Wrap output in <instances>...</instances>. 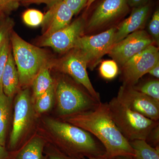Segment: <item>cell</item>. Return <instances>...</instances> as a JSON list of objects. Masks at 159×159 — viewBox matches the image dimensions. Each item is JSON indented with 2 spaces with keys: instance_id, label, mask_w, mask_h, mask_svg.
<instances>
[{
  "instance_id": "1",
  "label": "cell",
  "mask_w": 159,
  "mask_h": 159,
  "mask_svg": "<svg viewBox=\"0 0 159 159\" xmlns=\"http://www.w3.org/2000/svg\"><path fill=\"white\" fill-rule=\"evenodd\" d=\"M60 119L78 126L96 137L105 148L106 159L119 156H134L128 140L113 121L107 103L101 102L94 110L74 114Z\"/></svg>"
},
{
  "instance_id": "2",
  "label": "cell",
  "mask_w": 159,
  "mask_h": 159,
  "mask_svg": "<svg viewBox=\"0 0 159 159\" xmlns=\"http://www.w3.org/2000/svg\"><path fill=\"white\" fill-rule=\"evenodd\" d=\"M43 123L51 144L66 154L80 159L105 157V148L89 132L60 119L46 118Z\"/></svg>"
},
{
  "instance_id": "3",
  "label": "cell",
  "mask_w": 159,
  "mask_h": 159,
  "mask_svg": "<svg viewBox=\"0 0 159 159\" xmlns=\"http://www.w3.org/2000/svg\"><path fill=\"white\" fill-rule=\"evenodd\" d=\"M11 52L19 78L20 85L31 84L40 71L50 65L47 51L27 42L12 31L10 36Z\"/></svg>"
},
{
  "instance_id": "4",
  "label": "cell",
  "mask_w": 159,
  "mask_h": 159,
  "mask_svg": "<svg viewBox=\"0 0 159 159\" xmlns=\"http://www.w3.org/2000/svg\"><path fill=\"white\" fill-rule=\"evenodd\" d=\"M57 115L61 119L74 114L94 110L98 102L84 87L61 78L55 85Z\"/></svg>"
},
{
  "instance_id": "5",
  "label": "cell",
  "mask_w": 159,
  "mask_h": 159,
  "mask_svg": "<svg viewBox=\"0 0 159 159\" xmlns=\"http://www.w3.org/2000/svg\"><path fill=\"white\" fill-rule=\"evenodd\" d=\"M107 103L113 121L129 142L146 140L150 132L159 125V121L152 120L131 110L119 102L116 97Z\"/></svg>"
},
{
  "instance_id": "6",
  "label": "cell",
  "mask_w": 159,
  "mask_h": 159,
  "mask_svg": "<svg viewBox=\"0 0 159 159\" xmlns=\"http://www.w3.org/2000/svg\"><path fill=\"white\" fill-rule=\"evenodd\" d=\"M34 102L28 89L21 91L15 101L12 129L9 142L10 150H15L33 124L35 113Z\"/></svg>"
},
{
  "instance_id": "7",
  "label": "cell",
  "mask_w": 159,
  "mask_h": 159,
  "mask_svg": "<svg viewBox=\"0 0 159 159\" xmlns=\"http://www.w3.org/2000/svg\"><path fill=\"white\" fill-rule=\"evenodd\" d=\"M116 30V28H112L99 34L81 36L77 39L74 49L81 53L90 68L93 69L112 48Z\"/></svg>"
},
{
  "instance_id": "8",
  "label": "cell",
  "mask_w": 159,
  "mask_h": 159,
  "mask_svg": "<svg viewBox=\"0 0 159 159\" xmlns=\"http://www.w3.org/2000/svg\"><path fill=\"white\" fill-rule=\"evenodd\" d=\"M159 62L158 48L152 44L132 57L121 67L123 85L134 86Z\"/></svg>"
},
{
  "instance_id": "9",
  "label": "cell",
  "mask_w": 159,
  "mask_h": 159,
  "mask_svg": "<svg viewBox=\"0 0 159 159\" xmlns=\"http://www.w3.org/2000/svg\"><path fill=\"white\" fill-rule=\"evenodd\" d=\"M55 66L61 72L70 76L75 82L83 86L98 102H101L100 95L95 90L89 78L87 62L79 51L72 49Z\"/></svg>"
},
{
  "instance_id": "10",
  "label": "cell",
  "mask_w": 159,
  "mask_h": 159,
  "mask_svg": "<svg viewBox=\"0 0 159 159\" xmlns=\"http://www.w3.org/2000/svg\"><path fill=\"white\" fill-rule=\"evenodd\" d=\"M116 98L131 110L152 120L159 121V102L137 90L133 87L122 85Z\"/></svg>"
},
{
  "instance_id": "11",
  "label": "cell",
  "mask_w": 159,
  "mask_h": 159,
  "mask_svg": "<svg viewBox=\"0 0 159 159\" xmlns=\"http://www.w3.org/2000/svg\"><path fill=\"white\" fill-rule=\"evenodd\" d=\"M153 42L146 31L139 30L129 34L114 44L108 54L121 67L132 57L152 44Z\"/></svg>"
},
{
  "instance_id": "12",
  "label": "cell",
  "mask_w": 159,
  "mask_h": 159,
  "mask_svg": "<svg viewBox=\"0 0 159 159\" xmlns=\"http://www.w3.org/2000/svg\"><path fill=\"white\" fill-rule=\"evenodd\" d=\"M85 27L82 18L77 19L65 28L46 37L40 42L41 47H49L61 53L74 48L77 39L81 36Z\"/></svg>"
},
{
  "instance_id": "13",
  "label": "cell",
  "mask_w": 159,
  "mask_h": 159,
  "mask_svg": "<svg viewBox=\"0 0 159 159\" xmlns=\"http://www.w3.org/2000/svg\"><path fill=\"white\" fill-rule=\"evenodd\" d=\"M74 15L62 0L49 8L44 14L42 23L43 37H46L68 25Z\"/></svg>"
},
{
  "instance_id": "14",
  "label": "cell",
  "mask_w": 159,
  "mask_h": 159,
  "mask_svg": "<svg viewBox=\"0 0 159 159\" xmlns=\"http://www.w3.org/2000/svg\"><path fill=\"white\" fill-rule=\"evenodd\" d=\"M127 6V0H104L91 16L88 29L93 30L104 25L125 12Z\"/></svg>"
},
{
  "instance_id": "15",
  "label": "cell",
  "mask_w": 159,
  "mask_h": 159,
  "mask_svg": "<svg viewBox=\"0 0 159 159\" xmlns=\"http://www.w3.org/2000/svg\"><path fill=\"white\" fill-rule=\"evenodd\" d=\"M149 10V6L147 5L134 8L129 17L123 21L116 29L114 44L119 43L129 34L143 28L148 17Z\"/></svg>"
},
{
  "instance_id": "16",
  "label": "cell",
  "mask_w": 159,
  "mask_h": 159,
  "mask_svg": "<svg viewBox=\"0 0 159 159\" xmlns=\"http://www.w3.org/2000/svg\"><path fill=\"white\" fill-rule=\"evenodd\" d=\"M47 140L43 137L35 135L29 139L9 159H48L44 155Z\"/></svg>"
},
{
  "instance_id": "17",
  "label": "cell",
  "mask_w": 159,
  "mask_h": 159,
  "mask_svg": "<svg viewBox=\"0 0 159 159\" xmlns=\"http://www.w3.org/2000/svg\"><path fill=\"white\" fill-rule=\"evenodd\" d=\"M1 83L4 93L8 97H13L18 89L20 82L18 73L11 50L2 74Z\"/></svg>"
},
{
  "instance_id": "18",
  "label": "cell",
  "mask_w": 159,
  "mask_h": 159,
  "mask_svg": "<svg viewBox=\"0 0 159 159\" xmlns=\"http://www.w3.org/2000/svg\"><path fill=\"white\" fill-rule=\"evenodd\" d=\"M12 97L3 92L0 83V145L5 146L11 116Z\"/></svg>"
},
{
  "instance_id": "19",
  "label": "cell",
  "mask_w": 159,
  "mask_h": 159,
  "mask_svg": "<svg viewBox=\"0 0 159 159\" xmlns=\"http://www.w3.org/2000/svg\"><path fill=\"white\" fill-rule=\"evenodd\" d=\"M49 67L50 65L47 66L42 69L32 81L31 84L34 100L55 84L50 74Z\"/></svg>"
},
{
  "instance_id": "20",
  "label": "cell",
  "mask_w": 159,
  "mask_h": 159,
  "mask_svg": "<svg viewBox=\"0 0 159 159\" xmlns=\"http://www.w3.org/2000/svg\"><path fill=\"white\" fill-rule=\"evenodd\" d=\"M134 153V159H159V147L155 148L145 140L138 139L129 141Z\"/></svg>"
},
{
  "instance_id": "21",
  "label": "cell",
  "mask_w": 159,
  "mask_h": 159,
  "mask_svg": "<svg viewBox=\"0 0 159 159\" xmlns=\"http://www.w3.org/2000/svg\"><path fill=\"white\" fill-rule=\"evenodd\" d=\"M55 85L48 90L46 93L34 100V110L37 113L42 114L50 110L55 99Z\"/></svg>"
},
{
  "instance_id": "22",
  "label": "cell",
  "mask_w": 159,
  "mask_h": 159,
  "mask_svg": "<svg viewBox=\"0 0 159 159\" xmlns=\"http://www.w3.org/2000/svg\"><path fill=\"white\" fill-rule=\"evenodd\" d=\"M134 89L159 102L158 79L149 80L140 85L133 86Z\"/></svg>"
},
{
  "instance_id": "23",
  "label": "cell",
  "mask_w": 159,
  "mask_h": 159,
  "mask_svg": "<svg viewBox=\"0 0 159 159\" xmlns=\"http://www.w3.org/2000/svg\"><path fill=\"white\" fill-rule=\"evenodd\" d=\"M119 68L115 61H104L99 68L100 76L106 80H112L116 77L119 73Z\"/></svg>"
},
{
  "instance_id": "24",
  "label": "cell",
  "mask_w": 159,
  "mask_h": 159,
  "mask_svg": "<svg viewBox=\"0 0 159 159\" xmlns=\"http://www.w3.org/2000/svg\"><path fill=\"white\" fill-rule=\"evenodd\" d=\"M44 14L39 10L29 9L26 10L22 16L23 21L27 25L37 27L41 25L43 20Z\"/></svg>"
},
{
  "instance_id": "25",
  "label": "cell",
  "mask_w": 159,
  "mask_h": 159,
  "mask_svg": "<svg viewBox=\"0 0 159 159\" xmlns=\"http://www.w3.org/2000/svg\"><path fill=\"white\" fill-rule=\"evenodd\" d=\"M14 25L13 20L8 16L0 20V49L6 39L10 36Z\"/></svg>"
},
{
  "instance_id": "26",
  "label": "cell",
  "mask_w": 159,
  "mask_h": 159,
  "mask_svg": "<svg viewBox=\"0 0 159 159\" xmlns=\"http://www.w3.org/2000/svg\"><path fill=\"white\" fill-rule=\"evenodd\" d=\"M148 30L149 35L153 42L158 45L159 43V11L157 10L153 13L149 24Z\"/></svg>"
},
{
  "instance_id": "27",
  "label": "cell",
  "mask_w": 159,
  "mask_h": 159,
  "mask_svg": "<svg viewBox=\"0 0 159 159\" xmlns=\"http://www.w3.org/2000/svg\"><path fill=\"white\" fill-rule=\"evenodd\" d=\"M11 50V44L9 36L6 39L0 49V83L2 74L8 61L9 53Z\"/></svg>"
},
{
  "instance_id": "28",
  "label": "cell",
  "mask_w": 159,
  "mask_h": 159,
  "mask_svg": "<svg viewBox=\"0 0 159 159\" xmlns=\"http://www.w3.org/2000/svg\"><path fill=\"white\" fill-rule=\"evenodd\" d=\"M44 151L48 159H84L68 155L51 144H46Z\"/></svg>"
},
{
  "instance_id": "29",
  "label": "cell",
  "mask_w": 159,
  "mask_h": 159,
  "mask_svg": "<svg viewBox=\"0 0 159 159\" xmlns=\"http://www.w3.org/2000/svg\"><path fill=\"white\" fill-rule=\"evenodd\" d=\"M20 3L0 1V20L17 9Z\"/></svg>"
},
{
  "instance_id": "30",
  "label": "cell",
  "mask_w": 159,
  "mask_h": 159,
  "mask_svg": "<svg viewBox=\"0 0 159 159\" xmlns=\"http://www.w3.org/2000/svg\"><path fill=\"white\" fill-rule=\"evenodd\" d=\"M73 11L74 15H77L84 7L86 6L88 0H62Z\"/></svg>"
},
{
  "instance_id": "31",
  "label": "cell",
  "mask_w": 159,
  "mask_h": 159,
  "mask_svg": "<svg viewBox=\"0 0 159 159\" xmlns=\"http://www.w3.org/2000/svg\"><path fill=\"white\" fill-rule=\"evenodd\" d=\"M145 141L152 147H159V125L150 132Z\"/></svg>"
},
{
  "instance_id": "32",
  "label": "cell",
  "mask_w": 159,
  "mask_h": 159,
  "mask_svg": "<svg viewBox=\"0 0 159 159\" xmlns=\"http://www.w3.org/2000/svg\"><path fill=\"white\" fill-rule=\"evenodd\" d=\"M61 0H22L21 2L25 5L31 4H45L49 8Z\"/></svg>"
},
{
  "instance_id": "33",
  "label": "cell",
  "mask_w": 159,
  "mask_h": 159,
  "mask_svg": "<svg viewBox=\"0 0 159 159\" xmlns=\"http://www.w3.org/2000/svg\"><path fill=\"white\" fill-rule=\"evenodd\" d=\"M146 0H127L128 6L130 7L136 8L144 5Z\"/></svg>"
},
{
  "instance_id": "34",
  "label": "cell",
  "mask_w": 159,
  "mask_h": 159,
  "mask_svg": "<svg viewBox=\"0 0 159 159\" xmlns=\"http://www.w3.org/2000/svg\"><path fill=\"white\" fill-rule=\"evenodd\" d=\"M148 74L152 76V77H155L156 79L159 78V62L153 68H152L150 71L148 72Z\"/></svg>"
},
{
  "instance_id": "35",
  "label": "cell",
  "mask_w": 159,
  "mask_h": 159,
  "mask_svg": "<svg viewBox=\"0 0 159 159\" xmlns=\"http://www.w3.org/2000/svg\"><path fill=\"white\" fill-rule=\"evenodd\" d=\"M9 154L5 146L0 145V159H9Z\"/></svg>"
},
{
  "instance_id": "36",
  "label": "cell",
  "mask_w": 159,
  "mask_h": 159,
  "mask_svg": "<svg viewBox=\"0 0 159 159\" xmlns=\"http://www.w3.org/2000/svg\"><path fill=\"white\" fill-rule=\"evenodd\" d=\"M111 159H134L133 157L129 156H119L112 158Z\"/></svg>"
},
{
  "instance_id": "37",
  "label": "cell",
  "mask_w": 159,
  "mask_h": 159,
  "mask_svg": "<svg viewBox=\"0 0 159 159\" xmlns=\"http://www.w3.org/2000/svg\"><path fill=\"white\" fill-rule=\"evenodd\" d=\"M96 1V0H88L87 3L86 5V6L88 8H89V7H90V6L91 5Z\"/></svg>"
},
{
  "instance_id": "38",
  "label": "cell",
  "mask_w": 159,
  "mask_h": 159,
  "mask_svg": "<svg viewBox=\"0 0 159 159\" xmlns=\"http://www.w3.org/2000/svg\"><path fill=\"white\" fill-rule=\"evenodd\" d=\"M0 1H6V2H21L22 0H0Z\"/></svg>"
},
{
  "instance_id": "39",
  "label": "cell",
  "mask_w": 159,
  "mask_h": 159,
  "mask_svg": "<svg viewBox=\"0 0 159 159\" xmlns=\"http://www.w3.org/2000/svg\"><path fill=\"white\" fill-rule=\"evenodd\" d=\"M84 159H106L105 157H92L90 158H84Z\"/></svg>"
}]
</instances>
